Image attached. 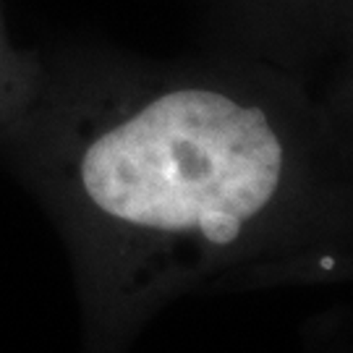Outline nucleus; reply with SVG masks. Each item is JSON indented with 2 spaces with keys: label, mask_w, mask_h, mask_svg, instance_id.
Returning <instances> with one entry per match:
<instances>
[{
  "label": "nucleus",
  "mask_w": 353,
  "mask_h": 353,
  "mask_svg": "<svg viewBox=\"0 0 353 353\" xmlns=\"http://www.w3.org/2000/svg\"><path fill=\"white\" fill-rule=\"evenodd\" d=\"M283 147L267 115L220 92L178 89L92 139L81 189L118 223L225 246L275 196Z\"/></svg>",
  "instance_id": "nucleus-1"
}]
</instances>
